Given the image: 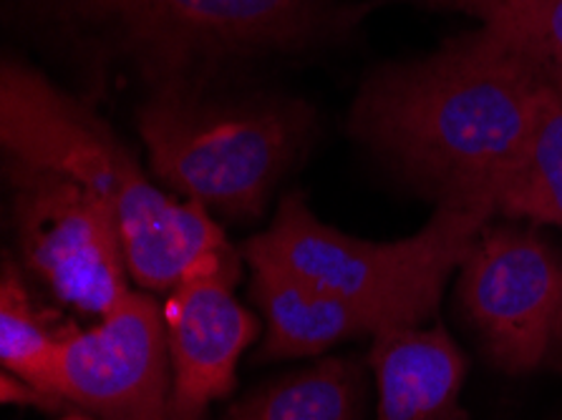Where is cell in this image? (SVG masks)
<instances>
[{"mask_svg":"<svg viewBox=\"0 0 562 420\" xmlns=\"http://www.w3.org/2000/svg\"><path fill=\"white\" fill-rule=\"evenodd\" d=\"M495 207L509 217L562 227V64L552 68L522 151L497 184Z\"/></svg>","mask_w":562,"mask_h":420,"instance_id":"12","label":"cell"},{"mask_svg":"<svg viewBox=\"0 0 562 420\" xmlns=\"http://www.w3.org/2000/svg\"><path fill=\"white\" fill-rule=\"evenodd\" d=\"M250 293L266 317L262 357L288 360L328 353L338 342L376 336L369 317L323 295L266 260H248Z\"/></svg>","mask_w":562,"mask_h":420,"instance_id":"11","label":"cell"},{"mask_svg":"<svg viewBox=\"0 0 562 420\" xmlns=\"http://www.w3.org/2000/svg\"><path fill=\"white\" fill-rule=\"evenodd\" d=\"M555 64L487 31L366 81L353 132L441 196H492L522 151Z\"/></svg>","mask_w":562,"mask_h":420,"instance_id":"1","label":"cell"},{"mask_svg":"<svg viewBox=\"0 0 562 420\" xmlns=\"http://www.w3.org/2000/svg\"><path fill=\"white\" fill-rule=\"evenodd\" d=\"M459 297L495 365L540 367L562 342V262L538 235L484 227L462 262Z\"/></svg>","mask_w":562,"mask_h":420,"instance_id":"7","label":"cell"},{"mask_svg":"<svg viewBox=\"0 0 562 420\" xmlns=\"http://www.w3.org/2000/svg\"><path fill=\"white\" fill-rule=\"evenodd\" d=\"M0 398H3V402H13V406H33L41 410H50V413L66 406V402L46 396L44 390L33 388L31 383L15 378L13 373H5V371L0 375Z\"/></svg>","mask_w":562,"mask_h":420,"instance_id":"15","label":"cell"},{"mask_svg":"<svg viewBox=\"0 0 562 420\" xmlns=\"http://www.w3.org/2000/svg\"><path fill=\"white\" fill-rule=\"evenodd\" d=\"M371 365L379 385V420H470L462 406L464 355L445 328L381 332Z\"/></svg>","mask_w":562,"mask_h":420,"instance_id":"10","label":"cell"},{"mask_svg":"<svg viewBox=\"0 0 562 420\" xmlns=\"http://www.w3.org/2000/svg\"><path fill=\"white\" fill-rule=\"evenodd\" d=\"M363 378L351 360L323 357L252 390L225 420H361Z\"/></svg>","mask_w":562,"mask_h":420,"instance_id":"13","label":"cell"},{"mask_svg":"<svg viewBox=\"0 0 562 420\" xmlns=\"http://www.w3.org/2000/svg\"><path fill=\"white\" fill-rule=\"evenodd\" d=\"M5 171L29 270L68 307L106 317L132 293L124 235L112 207L50 169L5 159Z\"/></svg>","mask_w":562,"mask_h":420,"instance_id":"6","label":"cell"},{"mask_svg":"<svg viewBox=\"0 0 562 420\" xmlns=\"http://www.w3.org/2000/svg\"><path fill=\"white\" fill-rule=\"evenodd\" d=\"M74 328H64L33 299L13 264L0 274V365L46 396L64 400L56 388L58 353ZM68 406V402H66Z\"/></svg>","mask_w":562,"mask_h":420,"instance_id":"14","label":"cell"},{"mask_svg":"<svg viewBox=\"0 0 562 420\" xmlns=\"http://www.w3.org/2000/svg\"><path fill=\"white\" fill-rule=\"evenodd\" d=\"M497 212L492 196L449 194L431 222L398 242H369L328 227L303 196L288 194L262 235L245 242V260H266L305 285L369 317L373 332L422 328L441 290L462 268L480 231Z\"/></svg>","mask_w":562,"mask_h":420,"instance_id":"3","label":"cell"},{"mask_svg":"<svg viewBox=\"0 0 562 420\" xmlns=\"http://www.w3.org/2000/svg\"><path fill=\"white\" fill-rule=\"evenodd\" d=\"M58 420H93L89 413H83V410H79V408H76L74 410V413H68V416H61V418H58Z\"/></svg>","mask_w":562,"mask_h":420,"instance_id":"16","label":"cell"},{"mask_svg":"<svg viewBox=\"0 0 562 420\" xmlns=\"http://www.w3.org/2000/svg\"><path fill=\"white\" fill-rule=\"evenodd\" d=\"M0 144L5 159L74 179L112 207L130 274L147 293L175 290L204 252L227 245L202 204L161 192L97 111L21 61L0 73Z\"/></svg>","mask_w":562,"mask_h":420,"instance_id":"2","label":"cell"},{"mask_svg":"<svg viewBox=\"0 0 562 420\" xmlns=\"http://www.w3.org/2000/svg\"><path fill=\"white\" fill-rule=\"evenodd\" d=\"M56 388L93 420H175L165 307L130 293L58 353Z\"/></svg>","mask_w":562,"mask_h":420,"instance_id":"8","label":"cell"},{"mask_svg":"<svg viewBox=\"0 0 562 420\" xmlns=\"http://www.w3.org/2000/svg\"><path fill=\"white\" fill-rule=\"evenodd\" d=\"M240 254L223 245L187 270L165 305L172 360V418L204 420L235 388V371L258 338V320L235 297Z\"/></svg>","mask_w":562,"mask_h":420,"instance_id":"9","label":"cell"},{"mask_svg":"<svg viewBox=\"0 0 562 420\" xmlns=\"http://www.w3.org/2000/svg\"><path fill=\"white\" fill-rule=\"evenodd\" d=\"M161 184L204 209L252 219L308 147L313 114L283 97H215L200 81L151 86L136 114Z\"/></svg>","mask_w":562,"mask_h":420,"instance_id":"5","label":"cell"},{"mask_svg":"<svg viewBox=\"0 0 562 420\" xmlns=\"http://www.w3.org/2000/svg\"><path fill=\"white\" fill-rule=\"evenodd\" d=\"M83 56L130 64L151 86L200 81L229 58L301 50L338 25L336 0H31Z\"/></svg>","mask_w":562,"mask_h":420,"instance_id":"4","label":"cell"}]
</instances>
